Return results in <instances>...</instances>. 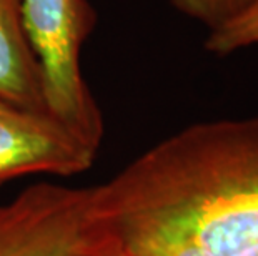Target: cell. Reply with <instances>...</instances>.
Listing matches in <instances>:
<instances>
[{
	"instance_id": "cell-1",
	"label": "cell",
	"mask_w": 258,
	"mask_h": 256,
	"mask_svg": "<svg viewBox=\"0 0 258 256\" xmlns=\"http://www.w3.org/2000/svg\"><path fill=\"white\" fill-rule=\"evenodd\" d=\"M87 230L258 254V117L190 125L90 187Z\"/></svg>"
},
{
	"instance_id": "cell-7",
	"label": "cell",
	"mask_w": 258,
	"mask_h": 256,
	"mask_svg": "<svg viewBox=\"0 0 258 256\" xmlns=\"http://www.w3.org/2000/svg\"><path fill=\"white\" fill-rule=\"evenodd\" d=\"M253 45H258V0L228 24L212 30L205 40L207 50L218 57L232 55Z\"/></svg>"
},
{
	"instance_id": "cell-8",
	"label": "cell",
	"mask_w": 258,
	"mask_h": 256,
	"mask_svg": "<svg viewBox=\"0 0 258 256\" xmlns=\"http://www.w3.org/2000/svg\"><path fill=\"white\" fill-rule=\"evenodd\" d=\"M168 2L185 17L200 22L212 32L233 20L255 0H168Z\"/></svg>"
},
{
	"instance_id": "cell-4",
	"label": "cell",
	"mask_w": 258,
	"mask_h": 256,
	"mask_svg": "<svg viewBox=\"0 0 258 256\" xmlns=\"http://www.w3.org/2000/svg\"><path fill=\"white\" fill-rule=\"evenodd\" d=\"M95 155L52 115L0 100V183L30 173L70 177L90 168Z\"/></svg>"
},
{
	"instance_id": "cell-3",
	"label": "cell",
	"mask_w": 258,
	"mask_h": 256,
	"mask_svg": "<svg viewBox=\"0 0 258 256\" xmlns=\"http://www.w3.org/2000/svg\"><path fill=\"white\" fill-rule=\"evenodd\" d=\"M90 188L37 183L0 205V256L85 254Z\"/></svg>"
},
{
	"instance_id": "cell-5",
	"label": "cell",
	"mask_w": 258,
	"mask_h": 256,
	"mask_svg": "<svg viewBox=\"0 0 258 256\" xmlns=\"http://www.w3.org/2000/svg\"><path fill=\"white\" fill-rule=\"evenodd\" d=\"M0 100L48 113L43 73L27 37L20 0H0Z\"/></svg>"
},
{
	"instance_id": "cell-6",
	"label": "cell",
	"mask_w": 258,
	"mask_h": 256,
	"mask_svg": "<svg viewBox=\"0 0 258 256\" xmlns=\"http://www.w3.org/2000/svg\"><path fill=\"white\" fill-rule=\"evenodd\" d=\"M87 256H210L186 241L160 238H110L87 230Z\"/></svg>"
},
{
	"instance_id": "cell-9",
	"label": "cell",
	"mask_w": 258,
	"mask_h": 256,
	"mask_svg": "<svg viewBox=\"0 0 258 256\" xmlns=\"http://www.w3.org/2000/svg\"><path fill=\"white\" fill-rule=\"evenodd\" d=\"M79 256H87V254H79Z\"/></svg>"
},
{
	"instance_id": "cell-2",
	"label": "cell",
	"mask_w": 258,
	"mask_h": 256,
	"mask_svg": "<svg viewBox=\"0 0 258 256\" xmlns=\"http://www.w3.org/2000/svg\"><path fill=\"white\" fill-rule=\"evenodd\" d=\"M22 20L43 73L48 113L98 150L103 118L82 75V47L95 29L89 0H20Z\"/></svg>"
}]
</instances>
